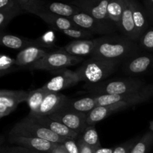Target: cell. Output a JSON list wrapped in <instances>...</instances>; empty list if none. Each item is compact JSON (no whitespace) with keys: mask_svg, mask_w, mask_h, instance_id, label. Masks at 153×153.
Instances as JSON below:
<instances>
[{"mask_svg":"<svg viewBox=\"0 0 153 153\" xmlns=\"http://www.w3.org/2000/svg\"><path fill=\"white\" fill-rule=\"evenodd\" d=\"M80 138L95 150L102 146L95 126H88L80 135Z\"/></svg>","mask_w":153,"mask_h":153,"instance_id":"83f0119b","label":"cell"},{"mask_svg":"<svg viewBox=\"0 0 153 153\" xmlns=\"http://www.w3.org/2000/svg\"><path fill=\"white\" fill-rule=\"evenodd\" d=\"M120 62L99 57H90L75 71L80 82L86 84L99 83L115 73Z\"/></svg>","mask_w":153,"mask_h":153,"instance_id":"7a4b0ae2","label":"cell"},{"mask_svg":"<svg viewBox=\"0 0 153 153\" xmlns=\"http://www.w3.org/2000/svg\"><path fill=\"white\" fill-rule=\"evenodd\" d=\"M34 117L37 122L43 126L45 128H48L60 137L67 139H77L78 137H80L79 133L70 129L64 124L51 119L49 117Z\"/></svg>","mask_w":153,"mask_h":153,"instance_id":"d6986e66","label":"cell"},{"mask_svg":"<svg viewBox=\"0 0 153 153\" xmlns=\"http://www.w3.org/2000/svg\"><path fill=\"white\" fill-rule=\"evenodd\" d=\"M140 47L125 36L110 34L97 38V46L91 57L114 61H126L138 55Z\"/></svg>","mask_w":153,"mask_h":153,"instance_id":"6da1fadb","label":"cell"},{"mask_svg":"<svg viewBox=\"0 0 153 153\" xmlns=\"http://www.w3.org/2000/svg\"><path fill=\"white\" fill-rule=\"evenodd\" d=\"M66 1H69V2H70V1H75V0H66Z\"/></svg>","mask_w":153,"mask_h":153,"instance_id":"ee69618b","label":"cell"},{"mask_svg":"<svg viewBox=\"0 0 153 153\" xmlns=\"http://www.w3.org/2000/svg\"><path fill=\"white\" fill-rule=\"evenodd\" d=\"M28 92L24 91H11L1 89L0 91V118L11 114L20 103L26 102Z\"/></svg>","mask_w":153,"mask_h":153,"instance_id":"7c38bea8","label":"cell"},{"mask_svg":"<svg viewBox=\"0 0 153 153\" xmlns=\"http://www.w3.org/2000/svg\"><path fill=\"white\" fill-rule=\"evenodd\" d=\"M152 145L153 132L149 130L134 143L129 153H148Z\"/></svg>","mask_w":153,"mask_h":153,"instance_id":"4316f807","label":"cell"},{"mask_svg":"<svg viewBox=\"0 0 153 153\" xmlns=\"http://www.w3.org/2000/svg\"><path fill=\"white\" fill-rule=\"evenodd\" d=\"M47 93V91L43 90L42 88L28 92V98L26 100L30 110L28 115L35 116L37 114Z\"/></svg>","mask_w":153,"mask_h":153,"instance_id":"484cf974","label":"cell"},{"mask_svg":"<svg viewBox=\"0 0 153 153\" xmlns=\"http://www.w3.org/2000/svg\"><path fill=\"white\" fill-rule=\"evenodd\" d=\"M35 15L41 18L44 22L52 26L54 29L58 30L59 31H63V30L71 29V28L77 27L68 17L54 14L50 12L40 10L36 13Z\"/></svg>","mask_w":153,"mask_h":153,"instance_id":"603a6c76","label":"cell"},{"mask_svg":"<svg viewBox=\"0 0 153 153\" xmlns=\"http://www.w3.org/2000/svg\"><path fill=\"white\" fill-rule=\"evenodd\" d=\"M61 32H62L64 35L75 39V40H89L90 38H92L94 36L92 32L79 28V27L71 28V29L63 30V31H61Z\"/></svg>","mask_w":153,"mask_h":153,"instance_id":"4dcf8cb0","label":"cell"},{"mask_svg":"<svg viewBox=\"0 0 153 153\" xmlns=\"http://www.w3.org/2000/svg\"><path fill=\"white\" fill-rule=\"evenodd\" d=\"M62 144L65 146L66 149L69 153H80L76 139H66Z\"/></svg>","mask_w":153,"mask_h":153,"instance_id":"d590c367","label":"cell"},{"mask_svg":"<svg viewBox=\"0 0 153 153\" xmlns=\"http://www.w3.org/2000/svg\"><path fill=\"white\" fill-rule=\"evenodd\" d=\"M0 10L12 12L17 15L25 13L18 0H0Z\"/></svg>","mask_w":153,"mask_h":153,"instance_id":"1f68e13d","label":"cell"},{"mask_svg":"<svg viewBox=\"0 0 153 153\" xmlns=\"http://www.w3.org/2000/svg\"><path fill=\"white\" fill-rule=\"evenodd\" d=\"M149 129L153 132V120L151 121L150 123H149Z\"/></svg>","mask_w":153,"mask_h":153,"instance_id":"7bdbcfd3","label":"cell"},{"mask_svg":"<svg viewBox=\"0 0 153 153\" xmlns=\"http://www.w3.org/2000/svg\"><path fill=\"white\" fill-rule=\"evenodd\" d=\"M21 69L16 65V58H10L4 54H1L0 57V77L10 73L17 72Z\"/></svg>","mask_w":153,"mask_h":153,"instance_id":"f1b7e54d","label":"cell"},{"mask_svg":"<svg viewBox=\"0 0 153 153\" xmlns=\"http://www.w3.org/2000/svg\"><path fill=\"white\" fill-rule=\"evenodd\" d=\"M108 2L109 0H75L70 1V4L79 7L83 12L91 15L103 23L115 28L111 22L108 15Z\"/></svg>","mask_w":153,"mask_h":153,"instance_id":"9c48e42d","label":"cell"},{"mask_svg":"<svg viewBox=\"0 0 153 153\" xmlns=\"http://www.w3.org/2000/svg\"><path fill=\"white\" fill-rule=\"evenodd\" d=\"M79 81L76 71L63 69L53 73V77L46 82L42 88L47 92L60 93L63 90L67 89L77 85Z\"/></svg>","mask_w":153,"mask_h":153,"instance_id":"30bf717a","label":"cell"},{"mask_svg":"<svg viewBox=\"0 0 153 153\" xmlns=\"http://www.w3.org/2000/svg\"><path fill=\"white\" fill-rule=\"evenodd\" d=\"M97 106L98 105L96 97L94 96H91L82 99L69 98L63 108H67L76 111L88 114Z\"/></svg>","mask_w":153,"mask_h":153,"instance_id":"cb8c5ba5","label":"cell"},{"mask_svg":"<svg viewBox=\"0 0 153 153\" xmlns=\"http://www.w3.org/2000/svg\"><path fill=\"white\" fill-rule=\"evenodd\" d=\"M131 106L125 102H117L108 105L97 106L87 114L88 126H95L111 114L129 108Z\"/></svg>","mask_w":153,"mask_h":153,"instance_id":"2e32d148","label":"cell"},{"mask_svg":"<svg viewBox=\"0 0 153 153\" xmlns=\"http://www.w3.org/2000/svg\"><path fill=\"white\" fill-rule=\"evenodd\" d=\"M138 140V138L135 137V138L131 139V140H128V141L125 142V143H122V144H120L118 146H115L114 148L113 153H129L131 148L134 145V143Z\"/></svg>","mask_w":153,"mask_h":153,"instance_id":"e575fe53","label":"cell"},{"mask_svg":"<svg viewBox=\"0 0 153 153\" xmlns=\"http://www.w3.org/2000/svg\"><path fill=\"white\" fill-rule=\"evenodd\" d=\"M47 117L64 124L69 128L79 133L80 135L88 126L86 114L76 111L67 108H62Z\"/></svg>","mask_w":153,"mask_h":153,"instance_id":"52a82bcc","label":"cell"},{"mask_svg":"<svg viewBox=\"0 0 153 153\" xmlns=\"http://www.w3.org/2000/svg\"><path fill=\"white\" fill-rule=\"evenodd\" d=\"M16 16L18 15L15 13L0 10V30H1V32H3L4 29L8 25L10 21Z\"/></svg>","mask_w":153,"mask_h":153,"instance_id":"836d02e7","label":"cell"},{"mask_svg":"<svg viewBox=\"0 0 153 153\" xmlns=\"http://www.w3.org/2000/svg\"><path fill=\"white\" fill-rule=\"evenodd\" d=\"M52 153H69L63 144H58L53 149Z\"/></svg>","mask_w":153,"mask_h":153,"instance_id":"60d3db41","label":"cell"},{"mask_svg":"<svg viewBox=\"0 0 153 153\" xmlns=\"http://www.w3.org/2000/svg\"><path fill=\"white\" fill-rule=\"evenodd\" d=\"M51 51L39 46H28L21 50L16 56V65L22 70L30 69Z\"/></svg>","mask_w":153,"mask_h":153,"instance_id":"9a60e30c","label":"cell"},{"mask_svg":"<svg viewBox=\"0 0 153 153\" xmlns=\"http://www.w3.org/2000/svg\"><path fill=\"white\" fill-rule=\"evenodd\" d=\"M68 97L61 93L48 92L45 97L38 112L35 116L47 117L62 108L65 105Z\"/></svg>","mask_w":153,"mask_h":153,"instance_id":"e0dca14e","label":"cell"},{"mask_svg":"<svg viewBox=\"0 0 153 153\" xmlns=\"http://www.w3.org/2000/svg\"><path fill=\"white\" fill-rule=\"evenodd\" d=\"M0 153H38L34 151L28 149L22 146H16L12 147H2L1 148Z\"/></svg>","mask_w":153,"mask_h":153,"instance_id":"8d00e7d4","label":"cell"},{"mask_svg":"<svg viewBox=\"0 0 153 153\" xmlns=\"http://www.w3.org/2000/svg\"><path fill=\"white\" fill-rule=\"evenodd\" d=\"M39 47L43 48L52 52L58 49L56 45V37L54 31H48L45 32L43 35L36 39Z\"/></svg>","mask_w":153,"mask_h":153,"instance_id":"f546056e","label":"cell"},{"mask_svg":"<svg viewBox=\"0 0 153 153\" xmlns=\"http://www.w3.org/2000/svg\"><path fill=\"white\" fill-rule=\"evenodd\" d=\"M120 31L122 34L134 42H137L135 34L134 19H133L132 9L131 0H125L123 10L120 23Z\"/></svg>","mask_w":153,"mask_h":153,"instance_id":"44dd1931","label":"cell"},{"mask_svg":"<svg viewBox=\"0 0 153 153\" xmlns=\"http://www.w3.org/2000/svg\"><path fill=\"white\" fill-rule=\"evenodd\" d=\"M131 4L136 37L139 40L143 33L149 28V16L146 9L143 8L137 0H131Z\"/></svg>","mask_w":153,"mask_h":153,"instance_id":"ffe728a7","label":"cell"},{"mask_svg":"<svg viewBox=\"0 0 153 153\" xmlns=\"http://www.w3.org/2000/svg\"><path fill=\"white\" fill-rule=\"evenodd\" d=\"M68 18L77 27L91 31L93 34L110 35L117 31L114 27L106 25L91 15L83 11Z\"/></svg>","mask_w":153,"mask_h":153,"instance_id":"ba28073f","label":"cell"},{"mask_svg":"<svg viewBox=\"0 0 153 153\" xmlns=\"http://www.w3.org/2000/svg\"><path fill=\"white\" fill-rule=\"evenodd\" d=\"M114 148H105V147H100L99 149H96L94 151V153H113Z\"/></svg>","mask_w":153,"mask_h":153,"instance_id":"b9f144b4","label":"cell"},{"mask_svg":"<svg viewBox=\"0 0 153 153\" xmlns=\"http://www.w3.org/2000/svg\"><path fill=\"white\" fill-rule=\"evenodd\" d=\"M147 84L136 78L114 79L95 84H85L84 88L91 96L120 95L140 91Z\"/></svg>","mask_w":153,"mask_h":153,"instance_id":"3957f363","label":"cell"},{"mask_svg":"<svg viewBox=\"0 0 153 153\" xmlns=\"http://www.w3.org/2000/svg\"><path fill=\"white\" fill-rule=\"evenodd\" d=\"M153 68V55L138 54L125 61L123 70L129 76H137L149 71Z\"/></svg>","mask_w":153,"mask_h":153,"instance_id":"5bb4252c","label":"cell"},{"mask_svg":"<svg viewBox=\"0 0 153 153\" xmlns=\"http://www.w3.org/2000/svg\"><path fill=\"white\" fill-rule=\"evenodd\" d=\"M141 48L145 50L153 52V27L148 28L139 40Z\"/></svg>","mask_w":153,"mask_h":153,"instance_id":"d6a6232c","label":"cell"},{"mask_svg":"<svg viewBox=\"0 0 153 153\" xmlns=\"http://www.w3.org/2000/svg\"><path fill=\"white\" fill-rule=\"evenodd\" d=\"M24 12L30 13L37 0H18Z\"/></svg>","mask_w":153,"mask_h":153,"instance_id":"74e56055","label":"cell"},{"mask_svg":"<svg viewBox=\"0 0 153 153\" xmlns=\"http://www.w3.org/2000/svg\"><path fill=\"white\" fill-rule=\"evenodd\" d=\"M125 0H109L108 4V15L111 22L115 28L120 31L121 18Z\"/></svg>","mask_w":153,"mask_h":153,"instance_id":"d4e9b609","label":"cell"},{"mask_svg":"<svg viewBox=\"0 0 153 153\" xmlns=\"http://www.w3.org/2000/svg\"><path fill=\"white\" fill-rule=\"evenodd\" d=\"M1 44L4 47L9 49H16V50H22L28 46H38L37 40L26 38L22 36L15 35V34H7L1 32Z\"/></svg>","mask_w":153,"mask_h":153,"instance_id":"7402d4cb","label":"cell"},{"mask_svg":"<svg viewBox=\"0 0 153 153\" xmlns=\"http://www.w3.org/2000/svg\"><path fill=\"white\" fill-rule=\"evenodd\" d=\"M82 61H85L82 57L73 56L59 48L57 50L46 54L30 70H46L53 73L58 70L79 64Z\"/></svg>","mask_w":153,"mask_h":153,"instance_id":"5b68a950","label":"cell"},{"mask_svg":"<svg viewBox=\"0 0 153 153\" xmlns=\"http://www.w3.org/2000/svg\"><path fill=\"white\" fill-rule=\"evenodd\" d=\"M8 142L38 153H52L58 145L43 139L18 135H8Z\"/></svg>","mask_w":153,"mask_h":153,"instance_id":"4fadbf2b","label":"cell"},{"mask_svg":"<svg viewBox=\"0 0 153 153\" xmlns=\"http://www.w3.org/2000/svg\"><path fill=\"white\" fill-rule=\"evenodd\" d=\"M97 99L98 106L108 105L117 102H125L132 106L149 101L153 98V85H147L135 92L120 95L94 96Z\"/></svg>","mask_w":153,"mask_h":153,"instance_id":"8992f818","label":"cell"},{"mask_svg":"<svg viewBox=\"0 0 153 153\" xmlns=\"http://www.w3.org/2000/svg\"><path fill=\"white\" fill-rule=\"evenodd\" d=\"M45 10L54 14L59 15L64 17H70L80 13L82 10L79 7L61 1H49L46 0H37L31 8L30 13L36 14L38 11Z\"/></svg>","mask_w":153,"mask_h":153,"instance_id":"8fae6325","label":"cell"},{"mask_svg":"<svg viewBox=\"0 0 153 153\" xmlns=\"http://www.w3.org/2000/svg\"><path fill=\"white\" fill-rule=\"evenodd\" d=\"M77 142L79 146L80 153H94L95 149H94L92 147H91V146H89L88 145H87L80 137H79Z\"/></svg>","mask_w":153,"mask_h":153,"instance_id":"f35d334b","label":"cell"},{"mask_svg":"<svg viewBox=\"0 0 153 153\" xmlns=\"http://www.w3.org/2000/svg\"><path fill=\"white\" fill-rule=\"evenodd\" d=\"M9 135L37 137L58 144H62L66 139H67L60 137L49 129L45 128L30 115H28L15 124L14 126L10 129Z\"/></svg>","mask_w":153,"mask_h":153,"instance_id":"277c9868","label":"cell"},{"mask_svg":"<svg viewBox=\"0 0 153 153\" xmlns=\"http://www.w3.org/2000/svg\"><path fill=\"white\" fill-rule=\"evenodd\" d=\"M144 4L149 18L153 22V0H145Z\"/></svg>","mask_w":153,"mask_h":153,"instance_id":"ab89813d","label":"cell"},{"mask_svg":"<svg viewBox=\"0 0 153 153\" xmlns=\"http://www.w3.org/2000/svg\"><path fill=\"white\" fill-rule=\"evenodd\" d=\"M97 39H89V40H74L66 46L61 47V49L66 52L73 56L82 57L91 56L96 46Z\"/></svg>","mask_w":153,"mask_h":153,"instance_id":"ac0fdd59","label":"cell"}]
</instances>
